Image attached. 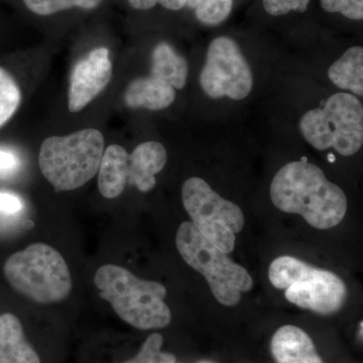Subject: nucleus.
<instances>
[{"mask_svg":"<svg viewBox=\"0 0 363 363\" xmlns=\"http://www.w3.org/2000/svg\"><path fill=\"white\" fill-rule=\"evenodd\" d=\"M269 192L279 210L301 215L314 228L338 225L347 212V198L342 189L311 162L286 164L272 179Z\"/></svg>","mask_w":363,"mask_h":363,"instance_id":"f257e3e1","label":"nucleus"},{"mask_svg":"<svg viewBox=\"0 0 363 363\" xmlns=\"http://www.w3.org/2000/svg\"><path fill=\"white\" fill-rule=\"evenodd\" d=\"M94 285L100 297L125 323L140 330L162 329L172 321V312L164 302L166 286L138 278L116 264H104L95 272Z\"/></svg>","mask_w":363,"mask_h":363,"instance_id":"f03ea898","label":"nucleus"},{"mask_svg":"<svg viewBox=\"0 0 363 363\" xmlns=\"http://www.w3.org/2000/svg\"><path fill=\"white\" fill-rule=\"evenodd\" d=\"M9 285L23 297L38 304H54L65 300L73 288L65 259L51 245L33 243L14 252L4 262Z\"/></svg>","mask_w":363,"mask_h":363,"instance_id":"7ed1b4c3","label":"nucleus"},{"mask_svg":"<svg viewBox=\"0 0 363 363\" xmlns=\"http://www.w3.org/2000/svg\"><path fill=\"white\" fill-rule=\"evenodd\" d=\"M104 152V135L94 128L51 136L40 145V172L56 191L75 190L96 175Z\"/></svg>","mask_w":363,"mask_h":363,"instance_id":"20e7f679","label":"nucleus"},{"mask_svg":"<svg viewBox=\"0 0 363 363\" xmlns=\"http://www.w3.org/2000/svg\"><path fill=\"white\" fill-rule=\"evenodd\" d=\"M176 247L188 266L205 277L212 294L222 305H238L241 293L252 290L253 279L250 272L205 238L192 222L179 226Z\"/></svg>","mask_w":363,"mask_h":363,"instance_id":"39448f33","label":"nucleus"},{"mask_svg":"<svg viewBox=\"0 0 363 363\" xmlns=\"http://www.w3.org/2000/svg\"><path fill=\"white\" fill-rule=\"evenodd\" d=\"M272 285L285 290L292 304L318 314H333L345 303L347 289L337 274L293 257H279L269 269Z\"/></svg>","mask_w":363,"mask_h":363,"instance_id":"423d86ee","label":"nucleus"},{"mask_svg":"<svg viewBox=\"0 0 363 363\" xmlns=\"http://www.w3.org/2000/svg\"><path fill=\"white\" fill-rule=\"evenodd\" d=\"M300 130L314 149L333 147L342 156H353L363 143L362 102L348 93H336L327 99L323 108L306 112Z\"/></svg>","mask_w":363,"mask_h":363,"instance_id":"0eeeda50","label":"nucleus"},{"mask_svg":"<svg viewBox=\"0 0 363 363\" xmlns=\"http://www.w3.org/2000/svg\"><path fill=\"white\" fill-rule=\"evenodd\" d=\"M182 199L198 231L222 252H233L236 234L245 227V215L240 208L222 198L198 177L184 183Z\"/></svg>","mask_w":363,"mask_h":363,"instance_id":"6e6552de","label":"nucleus"},{"mask_svg":"<svg viewBox=\"0 0 363 363\" xmlns=\"http://www.w3.org/2000/svg\"><path fill=\"white\" fill-rule=\"evenodd\" d=\"M200 85L208 96L242 100L252 92L253 76L240 45L229 37H218L208 47Z\"/></svg>","mask_w":363,"mask_h":363,"instance_id":"1a4fd4ad","label":"nucleus"},{"mask_svg":"<svg viewBox=\"0 0 363 363\" xmlns=\"http://www.w3.org/2000/svg\"><path fill=\"white\" fill-rule=\"evenodd\" d=\"M111 78L112 64L106 48H96L79 60L70 77L69 111H82L106 88Z\"/></svg>","mask_w":363,"mask_h":363,"instance_id":"9d476101","label":"nucleus"},{"mask_svg":"<svg viewBox=\"0 0 363 363\" xmlns=\"http://www.w3.org/2000/svg\"><path fill=\"white\" fill-rule=\"evenodd\" d=\"M271 347L277 363H324L310 336L293 325H285L274 333Z\"/></svg>","mask_w":363,"mask_h":363,"instance_id":"9b49d317","label":"nucleus"},{"mask_svg":"<svg viewBox=\"0 0 363 363\" xmlns=\"http://www.w3.org/2000/svg\"><path fill=\"white\" fill-rule=\"evenodd\" d=\"M167 164V152L157 142L138 145L130 156L128 182L140 192L147 193L157 185L156 175Z\"/></svg>","mask_w":363,"mask_h":363,"instance_id":"f8f14e48","label":"nucleus"},{"mask_svg":"<svg viewBox=\"0 0 363 363\" xmlns=\"http://www.w3.org/2000/svg\"><path fill=\"white\" fill-rule=\"evenodd\" d=\"M0 363H42L21 320L11 313L0 315Z\"/></svg>","mask_w":363,"mask_h":363,"instance_id":"ddd939ff","label":"nucleus"},{"mask_svg":"<svg viewBox=\"0 0 363 363\" xmlns=\"http://www.w3.org/2000/svg\"><path fill=\"white\" fill-rule=\"evenodd\" d=\"M130 155L118 145H111L104 152L98 169V190L107 199L121 195L128 182Z\"/></svg>","mask_w":363,"mask_h":363,"instance_id":"4468645a","label":"nucleus"},{"mask_svg":"<svg viewBox=\"0 0 363 363\" xmlns=\"http://www.w3.org/2000/svg\"><path fill=\"white\" fill-rule=\"evenodd\" d=\"M175 99V88L152 75L135 79L124 94V101L130 108H147L150 111L167 108L173 104Z\"/></svg>","mask_w":363,"mask_h":363,"instance_id":"2eb2a0df","label":"nucleus"},{"mask_svg":"<svg viewBox=\"0 0 363 363\" xmlns=\"http://www.w3.org/2000/svg\"><path fill=\"white\" fill-rule=\"evenodd\" d=\"M187 61L168 43L162 42L152 54V76L169 83L175 89H182L187 83Z\"/></svg>","mask_w":363,"mask_h":363,"instance_id":"dca6fc26","label":"nucleus"},{"mask_svg":"<svg viewBox=\"0 0 363 363\" xmlns=\"http://www.w3.org/2000/svg\"><path fill=\"white\" fill-rule=\"evenodd\" d=\"M328 76L333 84L343 90H350L357 96L363 95V49L352 47L332 64Z\"/></svg>","mask_w":363,"mask_h":363,"instance_id":"f3484780","label":"nucleus"},{"mask_svg":"<svg viewBox=\"0 0 363 363\" xmlns=\"http://www.w3.org/2000/svg\"><path fill=\"white\" fill-rule=\"evenodd\" d=\"M104 2V0H23L26 9L39 18H50L74 11L91 13L99 9Z\"/></svg>","mask_w":363,"mask_h":363,"instance_id":"a211bd4d","label":"nucleus"},{"mask_svg":"<svg viewBox=\"0 0 363 363\" xmlns=\"http://www.w3.org/2000/svg\"><path fill=\"white\" fill-rule=\"evenodd\" d=\"M233 0H187L185 7L193 9L198 21L206 26L224 23L233 11Z\"/></svg>","mask_w":363,"mask_h":363,"instance_id":"6ab92c4d","label":"nucleus"},{"mask_svg":"<svg viewBox=\"0 0 363 363\" xmlns=\"http://www.w3.org/2000/svg\"><path fill=\"white\" fill-rule=\"evenodd\" d=\"M21 93L16 80L0 67V128L13 117L20 106Z\"/></svg>","mask_w":363,"mask_h":363,"instance_id":"aec40b11","label":"nucleus"},{"mask_svg":"<svg viewBox=\"0 0 363 363\" xmlns=\"http://www.w3.org/2000/svg\"><path fill=\"white\" fill-rule=\"evenodd\" d=\"M162 344L164 337L161 334H150L135 357L119 363H176L175 355L162 351Z\"/></svg>","mask_w":363,"mask_h":363,"instance_id":"412c9836","label":"nucleus"},{"mask_svg":"<svg viewBox=\"0 0 363 363\" xmlns=\"http://www.w3.org/2000/svg\"><path fill=\"white\" fill-rule=\"evenodd\" d=\"M322 9L329 13H340L351 21L363 20V0H320Z\"/></svg>","mask_w":363,"mask_h":363,"instance_id":"4be33fe9","label":"nucleus"},{"mask_svg":"<svg viewBox=\"0 0 363 363\" xmlns=\"http://www.w3.org/2000/svg\"><path fill=\"white\" fill-rule=\"evenodd\" d=\"M311 0H262L264 11L269 16H283L297 11L305 13Z\"/></svg>","mask_w":363,"mask_h":363,"instance_id":"5701e85b","label":"nucleus"},{"mask_svg":"<svg viewBox=\"0 0 363 363\" xmlns=\"http://www.w3.org/2000/svg\"><path fill=\"white\" fill-rule=\"evenodd\" d=\"M25 209V203L20 195L0 191V218H16Z\"/></svg>","mask_w":363,"mask_h":363,"instance_id":"b1692460","label":"nucleus"},{"mask_svg":"<svg viewBox=\"0 0 363 363\" xmlns=\"http://www.w3.org/2000/svg\"><path fill=\"white\" fill-rule=\"evenodd\" d=\"M187 0H128L131 9L138 11H149L160 6L169 11H179L186 6Z\"/></svg>","mask_w":363,"mask_h":363,"instance_id":"393cba45","label":"nucleus"},{"mask_svg":"<svg viewBox=\"0 0 363 363\" xmlns=\"http://www.w3.org/2000/svg\"><path fill=\"white\" fill-rule=\"evenodd\" d=\"M21 160L13 150L0 149V175L9 176L20 168Z\"/></svg>","mask_w":363,"mask_h":363,"instance_id":"a878e982","label":"nucleus"},{"mask_svg":"<svg viewBox=\"0 0 363 363\" xmlns=\"http://www.w3.org/2000/svg\"><path fill=\"white\" fill-rule=\"evenodd\" d=\"M359 327H360V332H359L360 339H362V322H360Z\"/></svg>","mask_w":363,"mask_h":363,"instance_id":"bb28decb","label":"nucleus"},{"mask_svg":"<svg viewBox=\"0 0 363 363\" xmlns=\"http://www.w3.org/2000/svg\"><path fill=\"white\" fill-rule=\"evenodd\" d=\"M197 363H214V362H208V360H204V362H197Z\"/></svg>","mask_w":363,"mask_h":363,"instance_id":"cd10ccee","label":"nucleus"}]
</instances>
